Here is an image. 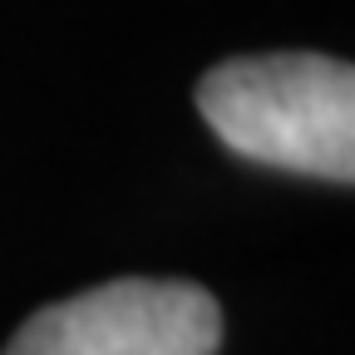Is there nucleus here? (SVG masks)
<instances>
[{
  "label": "nucleus",
  "mask_w": 355,
  "mask_h": 355,
  "mask_svg": "<svg viewBox=\"0 0 355 355\" xmlns=\"http://www.w3.org/2000/svg\"><path fill=\"white\" fill-rule=\"evenodd\" d=\"M198 114L237 158L321 183L355 178V69L282 50L222 60L198 79Z\"/></svg>",
  "instance_id": "nucleus-1"
},
{
  "label": "nucleus",
  "mask_w": 355,
  "mask_h": 355,
  "mask_svg": "<svg viewBox=\"0 0 355 355\" xmlns=\"http://www.w3.org/2000/svg\"><path fill=\"white\" fill-rule=\"evenodd\" d=\"M222 306L198 282L119 277L40 306L6 355H217Z\"/></svg>",
  "instance_id": "nucleus-2"
}]
</instances>
